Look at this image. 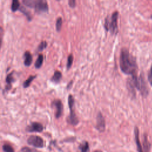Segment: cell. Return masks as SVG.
<instances>
[{
    "label": "cell",
    "mask_w": 152,
    "mask_h": 152,
    "mask_svg": "<svg viewBox=\"0 0 152 152\" xmlns=\"http://www.w3.org/2000/svg\"><path fill=\"white\" fill-rule=\"evenodd\" d=\"M19 10H20V11H21L22 13H23V14L27 17L28 20L30 21V20H31L32 17H31V15L30 12L28 11H27L25 8H24L23 7H21Z\"/></svg>",
    "instance_id": "21"
},
{
    "label": "cell",
    "mask_w": 152,
    "mask_h": 152,
    "mask_svg": "<svg viewBox=\"0 0 152 152\" xmlns=\"http://www.w3.org/2000/svg\"><path fill=\"white\" fill-rule=\"evenodd\" d=\"M22 2L29 8H34L37 13L47 12L49 10L48 2L45 0H23Z\"/></svg>",
    "instance_id": "2"
},
{
    "label": "cell",
    "mask_w": 152,
    "mask_h": 152,
    "mask_svg": "<svg viewBox=\"0 0 152 152\" xmlns=\"http://www.w3.org/2000/svg\"><path fill=\"white\" fill-rule=\"evenodd\" d=\"M73 59H74L73 55L72 53L69 54L67 58V62H66V69H69L71 67V66L72 65Z\"/></svg>",
    "instance_id": "23"
},
{
    "label": "cell",
    "mask_w": 152,
    "mask_h": 152,
    "mask_svg": "<svg viewBox=\"0 0 152 152\" xmlns=\"http://www.w3.org/2000/svg\"><path fill=\"white\" fill-rule=\"evenodd\" d=\"M36 78V75H30V77H28V78L23 83V87L27 88V87H29L31 83L32 82V81H33V80Z\"/></svg>",
    "instance_id": "17"
},
{
    "label": "cell",
    "mask_w": 152,
    "mask_h": 152,
    "mask_svg": "<svg viewBox=\"0 0 152 152\" xmlns=\"http://www.w3.org/2000/svg\"><path fill=\"white\" fill-rule=\"evenodd\" d=\"M72 81H71L68 84V86H67V88H68V89H69V87H70L71 86H72Z\"/></svg>",
    "instance_id": "28"
},
{
    "label": "cell",
    "mask_w": 152,
    "mask_h": 152,
    "mask_svg": "<svg viewBox=\"0 0 152 152\" xmlns=\"http://www.w3.org/2000/svg\"><path fill=\"white\" fill-rule=\"evenodd\" d=\"M148 81H149L151 85L152 86V65H151V66L150 70L149 73H148Z\"/></svg>",
    "instance_id": "25"
},
{
    "label": "cell",
    "mask_w": 152,
    "mask_h": 152,
    "mask_svg": "<svg viewBox=\"0 0 152 152\" xmlns=\"http://www.w3.org/2000/svg\"><path fill=\"white\" fill-rule=\"evenodd\" d=\"M20 152H42V151L37 150L34 148H30L27 146H24L21 148Z\"/></svg>",
    "instance_id": "19"
},
{
    "label": "cell",
    "mask_w": 152,
    "mask_h": 152,
    "mask_svg": "<svg viewBox=\"0 0 152 152\" xmlns=\"http://www.w3.org/2000/svg\"><path fill=\"white\" fill-rule=\"evenodd\" d=\"M2 148L4 152H15L13 147L8 144H4L2 146Z\"/></svg>",
    "instance_id": "18"
},
{
    "label": "cell",
    "mask_w": 152,
    "mask_h": 152,
    "mask_svg": "<svg viewBox=\"0 0 152 152\" xmlns=\"http://www.w3.org/2000/svg\"><path fill=\"white\" fill-rule=\"evenodd\" d=\"M43 61V56L42 54H39L38 55V57H37L35 63H34L35 68L37 69L40 68L41 67V66L42 65Z\"/></svg>",
    "instance_id": "16"
},
{
    "label": "cell",
    "mask_w": 152,
    "mask_h": 152,
    "mask_svg": "<svg viewBox=\"0 0 152 152\" xmlns=\"http://www.w3.org/2000/svg\"><path fill=\"white\" fill-rule=\"evenodd\" d=\"M43 125L39 122H33L26 128V131L28 132H41L43 131Z\"/></svg>",
    "instance_id": "8"
},
{
    "label": "cell",
    "mask_w": 152,
    "mask_h": 152,
    "mask_svg": "<svg viewBox=\"0 0 152 152\" xmlns=\"http://www.w3.org/2000/svg\"><path fill=\"white\" fill-rule=\"evenodd\" d=\"M52 107L55 109V118L56 119L59 118L63 112V104L62 102L59 99H55L52 102Z\"/></svg>",
    "instance_id": "9"
},
{
    "label": "cell",
    "mask_w": 152,
    "mask_h": 152,
    "mask_svg": "<svg viewBox=\"0 0 152 152\" xmlns=\"http://www.w3.org/2000/svg\"><path fill=\"white\" fill-rule=\"evenodd\" d=\"M141 93V94L146 97L148 94V87L145 81L144 78L142 74L140 75V76L138 77V83L136 86V87Z\"/></svg>",
    "instance_id": "6"
},
{
    "label": "cell",
    "mask_w": 152,
    "mask_h": 152,
    "mask_svg": "<svg viewBox=\"0 0 152 152\" xmlns=\"http://www.w3.org/2000/svg\"><path fill=\"white\" fill-rule=\"evenodd\" d=\"M68 5L71 8H74L76 6V1L75 0L68 1Z\"/></svg>",
    "instance_id": "26"
},
{
    "label": "cell",
    "mask_w": 152,
    "mask_h": 152,
    "mask_svg": "<svg viewBox=\"0 0 152 152\" xmlns=\"http://www.w3.org/2000/svg\"><path fill=\"white\" fill-rule=\"evenodd\" d=\"M61 78L62 73L59 71H55L53 76L50 78V81L55 83H58L60 81Z\"/></svg>",
    "instance_id": "15"
},
{
    "label": "cell",
    "mask_w": 152,
    "mask_h": 152,
    "mask_svg": "<svg viewBox=\"0 0 152 152\" xmlns=\"http://www.w3.org/2000/svg\"><path fill=\"white\" fill-rule=\"evenodd\" d=\"M27 143L36 148H42L45 147V143L44 140L39 135H31L27 140Z\"/></svg>",
    "instance_id": "5"
},
{
    "label": "cell",
    "mask_w": 152,
    "mask_h": 152,
    "mask_svg": "<svg viewBox=\"0 0 152 152\" xmlns=\"http://www.w3.org/2000/svg\"><path fill=\"white\" fill-rule=\"evenodd\" d=\"M118 12L115 11L112 15H107L104 22V27L106 31H109L112 34H116L118 31Z\"/></svg>",
    "instance_id": "3"
},
{
    "label": "cell",
    "mask_w": 152,
    "mask_h": 152,
    "mask_svg": "<svg viewBox=\"0 0 152 152\" xmlns=\"http://www.w3.org/2000/svg\"><path fill=\"white\" fill-rule=\"evenodd\" d=\"M80 152H88L90 150L88 142L87 141H83L78 147Z\"/></svg>",
    "instance_id": "14"
},
{
    "label": "cell",
    "mask_w": 152,
    "mask_h": 152,
    "mask_svg": "<svg viewBox=\"0 0 152 152\" xmlns=\"http://www.w3.org/2000/svg\"><path fill=\"white\" fill-rule=\"evenodd\" d=\"M13 72L10 73L5 78V82H6V86H5V90L8 91L10 90L11 88V83L14 81V78L12 76Z\"/></svg>",
    "instance_id": "11"
},
{
    "label": "cell",
    "mask_w": 152,
    "mask_h": 152,
    "mask_svg": "<svg viewBox=\"0 0 152 152\" xmlns=\"http://www.w3.org/2000/svg\"><path fill=\"white\" fill-rule=\"evenodd\" d=\"M62 18L61 17H58L56 19V30L57 31H60L61 30V27H62Z\"/></svg>",
    "instance_id": "22"
},
{
    "label": "cell",
    "mask_w": 152,
    "mask_h": 152,
    "mask_svg": "<svg viewBox=\"0 0 152 152\" xmlns=\"http://www.w3.org/2000/svg\"><path fill=\"white\" fill-rule=\"evenodd\" d=\"M95 128L100 132H103L105 131V128H106L105 120L100 112H99L97 115L96 124Z\"/></svg>",
    "instance_id": "7"
},
{
    "label": "cell",
    "mask_w": 152,
    "mask_h": 152,
    "mask_svg": "<svg viewBox=\"0 0 152 152\" xmlns=\"http://www.w3.org/2000/svg\"><path fill=\"white\" fill-rule=\"evenodd\" d=\"M24 64L26 66H29L31 63H32V55L28 51H26L24 53Z\"/></svg>",
    "instance_id": "12"
},
{
    "label": "cell",
    "mask_w": 152,
    "mask_h": 152,
    "mask_svg": "<svg viewBox=\"0 0 152 152\" xmlns=\"http://www.w3.org/2000/svg\"><path fill=\"white\" fill-rule=\"evenodd\" d=\"M119 66L122 72L126 75H131L132 78H137V65L136 59L126 48H122L119 57Z\"/></svg>",
    "instance_id": "1"
},
{
    "label": "cell",
    "mask_w": 152,
    "mask_h": 152,
    "mask_svg": "<svg viewBox=\"0 0 152 152\" xmlns=\"http://www.w3.org/2000/svg\"><path fill=\"white\" fill-rule=\"evenodd\" d=\"M134 139H135V142L137 146V149L138 152H144L142 147L141 146L140 138H139V129L137 126H135L134 128Z\"/></svg>",
    "instance_id": "10"
},
{
    "label": "cell",
    "mask_w": 152,
    "mask_h": 152,
    "mask_svg": "<svg viewBox=\"0 0 152 152\" xmlns=\"http://www.w3.org/2000/svg\"><path fill=\"white\" fill-rule=\"evenodd\" d=\"M20 7V3L17 0H13L11 4V10L13 12H15L16 11H17L19 9Z\"/></svg>",
    "instance_id": "20"
},
{
    "label": "cell",
    "mask_w": 152,
    "mask_h": 152,
    "mask_svg": "<svg viewBox=\"0 0 152 152\" xmlns=\"http://www.w3.org/2000/svg\"><path fill=\"white\" fill-rule=\"evenodd\" d=\"M93 152H103V151L102 150H95Z\"/></svg>",
    "instance_id": "29"
},
{
    "label": "cell",
    "mask_w": 152,
    "mask_h": 152,
    "mask_svg": "<svg viewBox=\"0 0 152 152\" xmlns=\"http://www.w3.org/2000/svg\"><path fill=\"white\" fill-rule=\"evenodd\" d=\"M75 140V137H69V138H66V140H65V142H73Z\"/></svg>",
    "instance_id": "27"
},
{
    "label": "cell",
    "mask_w": 152,
    "mask_h": 152,
    "mask_svg": "<svg viewBox=\"0 0 152 152\" xmlns=\"http://www.w3.org/2000/svg\"><path fill=\"white\" fill-rule=\"evenodd\" d=\"M143 151L144 152H150L151 144L148 141L147 136L146 134H144L143 135Z\"/></svg>",
    "instance_id": "13"
},
{
    "label": "cell",
    "mask_w": 152,
    "mask_h": 152,
    "mask_svg": "<svg viewBox=\"0 0 152 152\" xmlns=\"http://www.w3.org/2000/svg\"><path fill=\"white\" fill-rule=\"evenodd\" d=\"M48 46V43L46 41H42L37 47V50L39 52H41L44 50Z\"/></svg>",
    "instance_id": "24"
},
{
    "label": "cell",
    "mask_w": 152,
    "mask_h": 152,
    "mask_svg": "<svg viewBox=\"0 0 152 152\" xmlns=\"http://www.w3.org/2000/svg\"><path fill=\"white\" fill-rule=\"evenodd\" d=\"M68 103L69 108V115L66 121L68 124L71 125L76 126L79 123V120L76 115V113L74 110V99L72 94H69L68 97Z\"/></svg>",
    "instance_id": "4"
},
{
    "label": "cell",
    "mask_w": 152,
    "mask_h": 152,
    "mask_svg": "<svg viewBox=\"0 0 152 152\" xmlns=\"http://www.w3.org/2000/svg\"><path fill=\"white\" fill-rule=\"evenodd\" d=\"M151 19H152V15H151Z\"/></svg>",
    "instance_id": "30"
}]
</instances>
